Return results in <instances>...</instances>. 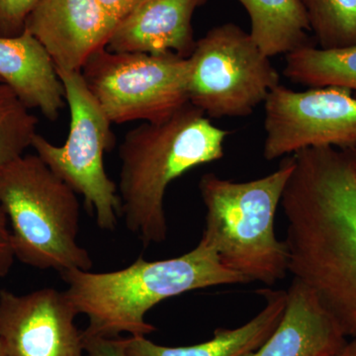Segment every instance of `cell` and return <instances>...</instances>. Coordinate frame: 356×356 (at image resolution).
Returning a JSON list of instances; mask_svg holds the SVG:
<instances>
[{
	"label": "cell",
	"instance_id": "obj_2",
	"mask_svg": "<svg viewBox=\"0 0 356 356\" xmlns=\"http://www.w3.org/2000/svg\"><path fill=\"white\" fill-rule=\"evenodd\" d=\"M60 275L77 314L88 318L84 332L103 337H118L121 332L146 337L156 327L145 317L161 302L194 290L248 283L222 266L216 252L201 240L191 252L173 259L149 261L140 257L119 270L70 269Z\"/></svg>",
	"mask_w": 356,
	"mask_h": 356
},
{
	"label": "cell",
	"instance_id": "obj_10",
	"mask_svg": "<svg viewBox=\"0 0 356 356\" xmlns=\"http://www.w3.org/2000/svg\"><path fill=\"white\" fill-rule=\"evenodd\" d=\"M79 315L65 291L0 292V346L6 356H86Z\"/></svg>",
	"mask_w": 356,
	"mask_h": 356
},
{
	"label": "cell",
	"instance_id": "obj_8",
	"mask_svg": "<svg viewBox=\"0 0 356 356\" xmlns=\"http://www.w3.org/2000/svg\"><path fill=\"white\" fill-rule=\"evenodd\" d=\"M188 58L189 103L210 118L250 116L280 83L270 58L234 23L209 30Z\"/></svg>",
	"mask_w": 356,
	"mask_h": 356
},
{
	"label": "cell",
	"instance_id": "obj_17",
	"mask_svg": "<svg viewBox=\"0 0 356 356\" xmlns=\"http://www.w3.org/2000/svg\"><path fill=\"white\" fill-rule=\"evenodd\" d=\"M283 74L309 88L337 86L356 92V46L325 50L306 44L285 55Z\"/></svg>",
	"mask_w": 356,
	"mask_h": 356
},
{
	"label": "cell",
	"instance_id": "obj_4",
	"mask_svg": "<svg viewBox=\"0 0 356 356\" xmlns=\"http://www.w3.org/2000/svg\"><path fill=\"white\" fill-rule=\"evenodd\" d=\"M293 168L288 156L275 172L257 179L236 182L210 172L199 182L206 209L201 241L248 282L273 285L288 273L287 247L276 238L274 218Z\"/></svg>",
	"mask_w": 356,
	"mask_h": 356
},
{
	"label": "cell",
	"instance_id": "obj_11",
	"mask_svg": "<svg viewBox=\"0 0 356 356\" xmlns=\"http://www.w3.org/2000/svg\"><path fill=\"white\" fill-rule=\"evenodd\" d=\"M119 21L96 0H40L26 20L56 69L81 72L91 56L108 44Z\"/></svg>",
	"mask_w": 356,
	"mask_h": 356
},
{
	"label": "cell",
	"instance_id": "obj_27",
	"mask_svg": "<svg viewBox=\"0 0 356 356\" xmlns=\"http://www.w3.org/2000/svg\"><path fill=\"white\" fill-rule=\"evenodd\" d=\"M0 83H1V81H0Z\"/></svg>",
	"mask_w": 356,
	"mask_h": 356
},
{
	"label": "cell",
	"instance_id": "obj_21",
	"mask_svg": "<svg viewBox=\"0 0 356 356\" xmlns=\"http://www.w3.org/2000/svg\"><path fill=\"white\" fill-rule=\"evenodd\" d=\"M86 356H127L124 339L92 336L83 332Z\"/></svg>",
	"mask_w": 356,
	"mask_h": 356
},
{
	"label": "cell",
	"instance_id": "obj_26",
	"mask_svg": "<svg viewBox=\"0 0 356 356\" xmlns=\"http://www.w3.org/2000/svg\"><path fill=\"white\" fill-rule=\"evenodd\" d=\"M0 356H6V353H4L3 350H2L1 346H0Z\"/></svg>",
	"mask_w": 356,
	"mask_h": 356
},
{
	"label": "cell",
	"instance_id": "obj_15",
	"mask_svg": "<svg viewBox=\"0 0 356 356\" xmlns=\"http://www.w3.org/2000/svg\"><path fill=\"white\" fill-rule=\"evenodd\" d=\"M266 306L252 320L236 329H217L205 343L191 346H159L146 337L124 339L127 356H243L257 350L278 327L287 303V291L261 289Z\"/></svg>",
	"mask_w": 356,
	"mask_h": 356
},
{
	"label": "cell",
	"instance_id": "obj_9",
	"mask_svg": "<svg viewBox=\"0 0 356 356\" xmlns=\"http://www.w3.org/2000/svg\"><path fill=\"white\" fill-rule=\"evenodd\" d=\"M353 93L337 86L296 91L276 86L264 102V159L271 161L311 147L356 149Z\"/></svg>",
	"mask_w": 356,
	"mask_h": 356
},
{
	"label": "cell",
	"instance_id": "obj_25",
	"mask_svg": "<svg viewBox=\"0 0 356 356\" xmlns=\"http://www.w3.org/2000/svg\"><path fill=\"white\" fill-rule=\"evenodd\" d=\"M351 161H353V170L356 175V149H350Z\"/></svg>",
	"mask_w": 356,
	"mask_h": 356
},
{
	"label": "cell",
	"instance_id": "obj_1",
	"mask_svg": "<svg viewBox=\"0 0 356 356\" xmlns=\"http://www.w3.org/2000/svg\"><path fill=\"white\" fill-rule=\"evenodd\" d=\"M288 273L316 295L348 339H356V175L336 168L285 198Z\"/></svg>",
	"mask_w": 356,
	"mask_h": 356
},
{
	"label": "cell",
	"instance_id": "obj_19",
	"mask_svg": "<svg viewBox=\"0 0 356 356\" xmlns=\"http://www.w3.org/2000/svg\"><path fill=\"white\" fill-rule=\"evenodd\" d=\"M38 119L13 89L0 83V166L24 154L32 147Z\"/></svg>",
	"mask_w": 356,
	"mask_h": 356
},
{
	"label": "cell",
	"instance_id": "obj_13",
	"mask_svg": "<svg viewBox=\"0 0 356 356\" xmlns=\"http://www.w3.org/2000/svg\"><path fill=\"white\" fill-rule=\"evenodd\" d=\"M348 341L316 295L293 280L280 325L261 348L243 356H331Z\"/></svg>",
	"mask_w": 356,
	"mask_h": 356
},
{
	"label": "cell",
	"instance_id": "obj_3",
	"mask_svg": "<svg viewBox=\"0 0 356 356\" xmlns=\"http://www.w3.org/2000/svg\"><path fill=\"white\" fill-rule=\"evenodd\" d=\"M229 131L191 103L159 123H143L124 136L118 195L121 216L145 247L165 242L166 191L197 166L224 158Z\"/></svg>",
	"mask_w": 356,
	"mask_h": 356
},
{
	"label": "cell",
	"instance_id": "obj_6",
	"mask_svg": "<svg viewBox=\"0 0 356 356\" xmlns=\"http://www.w3.org/2000/svg\"><path fill=\"white\" fill-rule=\"evenodd\" d=\"M70 107L69 135L63 146L36 134L32 147L58 177L84 199L103 231H114L121 204L118 188L104 166V154L113 147L111 122L84 83L81 72L57 70Z\"/></svg>",
	"mask_w": 356,
	"mask_h": 356
},
{
	"label": "cell",
	"instance_id": "obj_14",
	"mask_svg": "<svg viewBox=\"0 0 356 356\" xmlns=\"http://www.w3.org/2000/svg\"><path fill=\"white\" fill-rule=\"evenodd\" d=\"M0 81L29 109L56 121L65 103V88L48 51L24 29L17 36H0Z\"/></svg>",
	"mask_w": 356,
	"mask_h": 356
},
{
	"label": "cell",
	"instance_id": "obj_20",
	"mask_svg": "<svg viewBox=\"0 0 356 356\" xmlns=\"http://www.w3.org/2000/svg\"><path fill=\"white\" fill-rule=\"evenodd\" d=\"M40 0H0V36L14 37L24 31L26 20Z\"/></svg>",
	"mask_w": 356,
	"mask_h": 356
},
{
	"label": "cell",
	"instance_id": "obj_23",
	"mask_svg": "<svg viewBox=\"0 0 356 356\" xmlns=\"http://www.w3.org/2000/svg\"><path fill=\"white\" fill-rule=\"evenodd\" d=\"M96 1L120 22L147 0H96Z\"/></svg>",
	"mask_w": 356,
	"mask_h": 356
},
{
	"label": "cell",
	"instance_id": "obj_16",
	"mask_svg": "<svg viewBox=\"0 0 356 356\" xmlns=\"http://www.w3.org/2000/svg\"><path fill=\"white\" fill-rule=\"evenodd\" d=\"M250 19V34L268 58L309 44L311 32L300 0H238Z\"/></svg>",
	"mask_w": 356,
	"mask_h": 356
},
{
	"label": "cell",
	"instance_id": "obj_5",
	"mask_svg": "<svg viewBox=\"0 0 356 356\" xmlns=\"http://www.w3.org/2000/svg\"><path fill=\"white\" fill-rule=\"evenodd\" d=\"M0 204L8 219L16 259L58 273L91 270L92 259L77 242V193L37 154H23L0 166Z\"/></svg>",
	"mask_w": 356,
	"mask_h": 356
},
{
	"label": "cell",
	"instance_id": "obj_12",
	"mask_svg": "<svg viewBox=\"0 0 356 356\" xmlns=\"http://www.w3.org/2000/svg\"><path fill=\"white\" fill-rule=\"evenodd\" d=\"M207 0H147L117 25L106 48L119 53L175 54L195 48L192 17Z\"/></svg>",
	"mask_w": 356,
	"mask_h": 356
},
{
	"label": "cell",
	"instance_id": "obj_7",
	"mask_svg": "<svg viewBox=\"0 0 356 356\" xmlns=\"http://www.w3.org/2000/svg\"><path fill=\"white\" fill-rule=\"evenodd\" d=\"M188 58L100 49L81 70L88 90L112 124L159 123L189 104Z\"/></svg>",
	"mask_w": 356,
	"mask_h": 356
},
{
	"label": "cell",
	"instance_id": "obj_22",
	"mask_svg": "<svg viewBox=\"0 0 356 356\" xmlns=\"http://www.w3.org/2000/svg\"><path fill=\"white\" fill-rule=\"evenodd\" d=\"M15 259L8 219L0 204V280L8 274Z\"/></svg>",
	"mask_w": 356,
	"mask_h": 356
},
{
	"label": "cell",
	"instance_id": "obj_24",
	"mask_svg": "<svg viewBox=\"0 0 356 356\" xmlns=\"http://www.w3.org/2000/svg\"><path fill=\"white\" fill-rule=\"evenodd\" d=\"M331 356H356V339H348L341 350Z\"/></svg>",
	"mask_w": 356,
	"mask_h": 356
},
{
	"label": "cell",
	"instance_id": "obj_18",
	"mask_svg": "<svg viewBox=\"0 0 356 356\" xmlns=\"http://www.w3.org/2000/svg\"><path fill=\"white\" fill-rule=\"evenodd\" d=\"M318 48L356 46V0H300Z\"/></svg>",
	"mask_w": 356,
	"mask_h": 356
}]
</instances>
